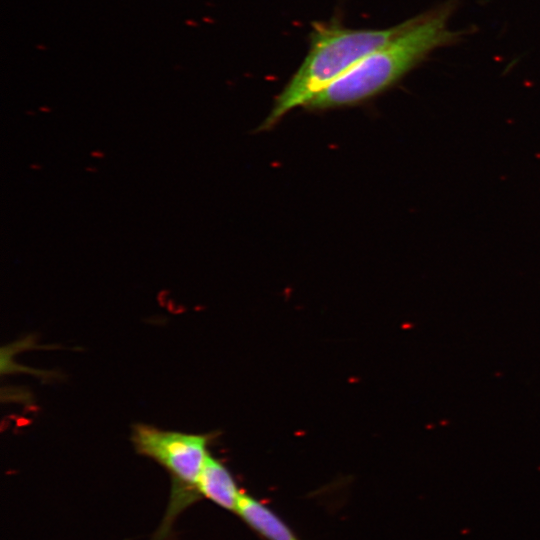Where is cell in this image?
Returning <instances> with one entry per match:
<instances>
[{"instance_id":"cell-1","label":"cell","mask_w":540,"mask_h":540,"mask_svg":"<svg viewBox=\"0 0 540 540\" xmlns=\"http://www.w3.org/2000/svg\"><path fill=\"white\" fill-rule=\"evenodd\" d=\"M457 3L448 0L411 18L407 28L364 57L305 107L327 110L366 102L394 86L432 51L459 42L465 31L451 30L447 24Z\"/></svg>"},{"instance_id":"cell-5","label":"cell","mask_w":540,"mask_h":540,"mask_svg":"<svg viewBox=\"0 0 540 540\" xmlns=\"http://www.w3.org/2000/svg\"><path fill=\"white\" fill-rule=\"evenodd\" d=\"M236 514L267 540H299L271 509L244 492L241 494Z\"/></svg>"},{"instance_id":"cell-4","label":"cell","mask_w":540,"mask_h":540,"mask_svg":"<svg viewBox=\"0 0 540 540\" xmlns=\"http://www.w3.org/2000/svg\"><path fill=\"white\" fill-rule=\"evenodd\" d=\"M196 487L201 498L208 499L220 508L236 514L242 491L239 490L227 467L210 453Z\"/></svg>"},{"instance_id":"cell-2","label":"cell","mask_w":540,"mask_h":540,"mask_svg":"<svg viewBox=\"0 0 540 540\" xmlns=\"http://www.w3.org/2000/svg\"><path fill=\"white\" fill-rule=\"evenodd\" d=\"M410 23L411 18L383 29L349 28L335 19L313 23L304 60L275 98L259 128L269 129L294 108L306 106L315 95Z\"/></svg>"},{"instance_id":"cell-3","label":"cell","mask_w":540,"mask_h":540,"mask_svg":"<svg viewBox=\"0 0 540 540\" xmlns=\"http://www.w3.org/2000/svg\"><path fill=\"white\" fill-rule=\"evenodd\" d=\"M212 439L211 433H184L143 423L132 426L131 442L137 454L154 460L171 478L166 514L156 532L160 539H167L178 515L201 499L196 484Z\"/></svg>"}]
</instances>
